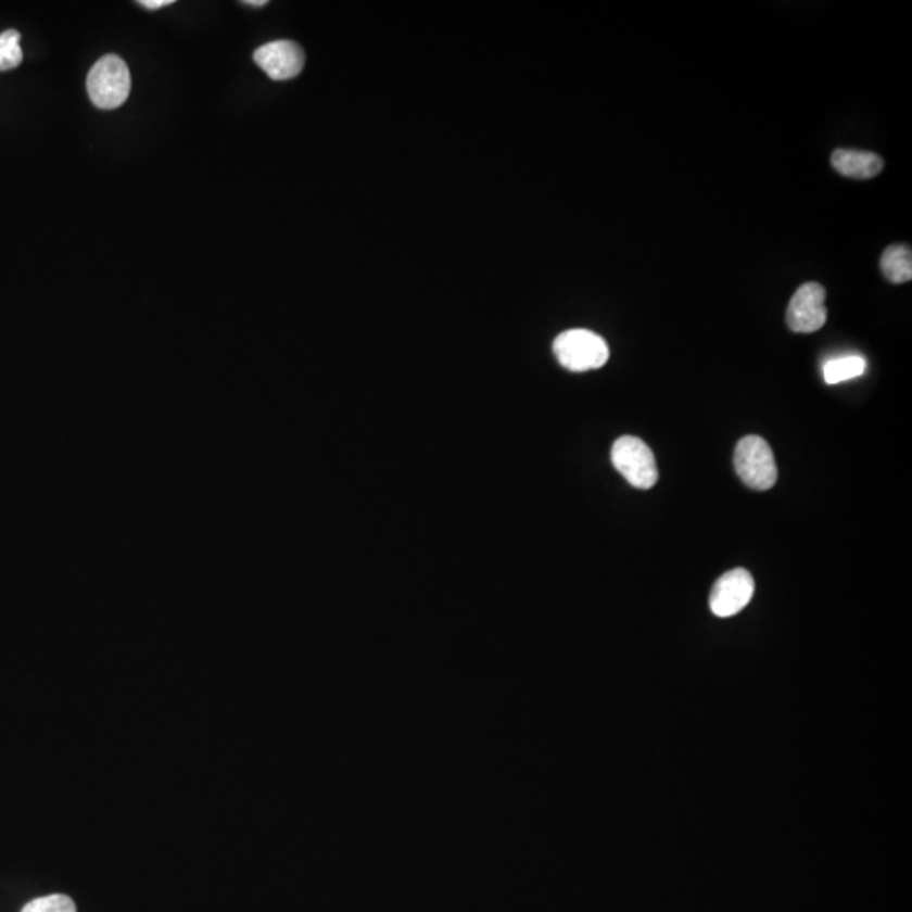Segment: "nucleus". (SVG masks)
Returning a JSON list of instances; mask_svg holds the SVG:
<instances>
[{
  "mask_svg": "<svg viewBox=\"0 0 912 912\" xmlns=\"http://www.w3.org/2000/svg\"><path fill=\"white\" fill-rule=\"evenodd\" d=\"M832 164L836 173L853 179H871L881 175L884 161L874 152L836 149Z\"/></svg>",
  "mask_w": 912,
  "mask_h": 912,
  "instance_id": "6e6552de",
  "label": "nucleus"
},
{
  "mask_svg": "<svg viewBox=\"0 0 912 912\" xmlns=\"http://www.w3.org/2000/svg\"><path fill=\"white\" fill-rule=\"evenodd\" d=\"M23 63L21 35L17 30H5L0 35V72L14 69Z\"/></svg>",
  "mask_w": 912,
  "mask_h": 912,
  "instance_id": "9b49d317",
  "label": "nucleus"
},
{
  "mask_svg": "<svg viewBox=\"0 0 912 912\" xmlns=\"http://www.w3.org/2000/svg\"><path fill=\"white\" fill-rule=\"evenodd\" d=\"M553 352L559 364L571 372L600 369L610 357V350L600 334L582 328L558 334L553 343Z\"/></svg>",
  "mask_w": 912,
  "mask_h": 912,
  "instance_id": "f257e3e1",
  "label": "nucleus"
},
{
  "mask_svg": "<svg viewBox=\"0 0 912 912\" xmlns=\"http://www.w3.org/2000/svg\"><path fill=\"white\" fill-rule=\"evenodd\" d=\"M612 464L623 479L635 489H653L659 471L653 449L635 436H622L613 443Z\"/></svg>",
  "mask_w": 912,
  "mask_h": 912,
  "instance_id": "20e7f679",
  "label": "nucleus"
},
{
  "mask_svg": "<svg viewBox=\"0 0 912 912\" xmlns=\"http://www.w3.org/2000/svg\"><path fill=\"white\" fill-rule=\"evenodd\" d=\"M734 464L742 482L753 491H769L777 482L774 453L764 438H742L735 448Z\"/></svg>",
  "mask_w": 912,
  "mask_h": 912,
  "instance_id": "7ed1b4c3",
  "label": "nucleus"
},
{
  "mask_svg": "<svg viewBox=\"0 0 912 912\" xmlns=\"http://www.w3.org/2000/svg\"><path fill=\"white\" fill-rule=\"evenodd\" d=\"M753 590H756V583L749 571L744 568L729 571L717 580L711 590V612L722 619L737 616L752 600Z\"/></svg>",
  "mask_w": 912,
  "mask_h": 912,
  "instance_id": "423d86ee",
  "label": "nucleus"
},
{
  "mask_svg": "<svg viewBox=\"0 0 912 912\" xmlns=\"http://www.w3.org/2000/svg\"><path fill=\"white\" fill-rule=\"evenodd\" d=\"M882 273L890 282L902 284L912 278V252L909 245L897 243L886 249L881 258Z\"/></svg>",
  "mask_w": 912,
  "mask_h": 912,
  "instance_id": "1a4fd4ad",
  "label": "nucleus"
},
{
  "mask_svg": "<svg viewBox=\"0 0 912 912\" xmlns=\"http://www.w3.org/2000/svg\"><path fill=\"white\" fill-rule=\"evenodd\" d=\"M130 72L126 61L115 54L97 61L88 73L87 90L91 102L102 111H114L130 96Z\"/></svg>",
  "mask_w": 912,
  "mask_h": 912,
  "instance_id": "f03ea898",
  "label": "nucleus"
},
{
  "mask_svg": "<svg viewBox=\"0 0 912 912\" xmlns=\"http://www.w3.org/2000/svg\"><path fill=\"white\" fill-rule=\"evenodd\" d=\"M826 291L818 282H806L796 291L786 313L787 327L796 333H814L826 324Z\"/></svg>",
  "mask_w": 912,
  "mask_h": 912,
  "instance_id": "39448f33",
  "label": "nucleus"
},
{
  "mask_svg": "<svg viewBox=\"0 0 912 912\" xmlns=\"http://www.w3.org/2000/svg\"><path fill=\"white\" fill-rule=\"evenodd\" d=\"M245 5H252V8H264L267 4V0H248V2H243Z\"/></svg>",
  "mask_w": 912,
  "mask_h": 912,
  "instance_id": "4468645a",
  "label": "nucleus"
},
{
  "mask_svg": "<svg viewBox=\"0 0 912 912\" xmlns=\"http://www.w3.org/2000/svg\"><path fill=\"white\" fill-rule=\"evenodd\" d=\"M172 4H175V0H141V2H139V5H142L144 9H151V11H154V9L166 8V5Z\"/></svg>",
  "mask_w": 912,
  "mask_h": 912,
  "instance_id": "ddd939ff",
  "label": "nucleus"
},
{
  "mask_svg": "<svg viewBox=\"0 0 912 912\" xmlns=\"http://www.w3.org/2000/svg\"><path fill=\"white\" fill-rule=\"evenodd\" d=\"M254 61L273 80H291L304 68V51L293 41H273L261 46Z\"/></svg>",
  "mask_w": 912,
  "mask_h": 912,
  "instance_id": "0eeeda50",
  "label": "nucleus"
},
{
  "mask_svg": "<svg viewBox=\"0 0 912 912\" xmlns=\"http://www.w3.org/2000/svg\"><path fill=\"white\" fill-rule=\"evenodd\" d=\"M23 912H76L75 902L63 894L39 897L24 905Z\"/></svg>",
  "mask_w": 912,
  "mask_h": 912,
  "instance_id": "f8f14e48",
  "label": "nucleus"
},
{
  "mask_svg": "<svg viewBox=\"0 0 912 912\" xmlns=\"http://www.w3.org/2000/svg\"><path fill=\"white\" fill-rule=\"evenodd\" d=\"M865 370V358L860 355H845V357L829 358L823 364V379L829 385L840 384L845 380L863 376Z\"/></svg>",
  "mask_w": 912,
  "mask_h": 912,
  "instance_id": "9d476101",
  "label": "nucleus"
}]
</instances>
